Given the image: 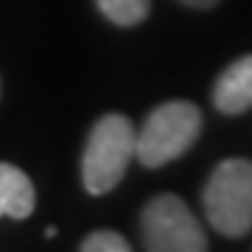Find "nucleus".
<instances>
[{"instance_id":"0eeeda50","label":"nucleus","mask_w":252,"mask_h":252,"mask_svg":"<svg viewBox=\"0 0 252 252\" xmlns=\"http://www.w3.org/2000/svg\"><path fill=\"white\" fill-rule=\"evenodd\" d=\"M98 3L101 14L115 23V26H140L146 17H149V9H152V0H95Z\"/></svg>"},{"instance_id":"f257e3e1","label":"nucleus","mask_w":252,"mask_h":252,"mask_svg":"<svg viewBox=\"0 0 252 252\" xmlns=\"http://www.w3.org/2000/svg\"><path fill=\"white\" fill-rule=\"evenodd\" d=\"M135 126L121 112L98 118L81 154V182L93 196H104L124 180L135 157Z\"/></svg>"},{"instance_id":"423d86ee","label":"nucleus","mask_w":252,"mask_h":252,"mask_svg":"<svg viewBox=\"0 0 252 252\" xmlns=\"http://www.w3.org/2000/svg\"><path fill=\"white\" fill-rule=\"evenodd\" d=\"M36 207V190L26 171L0 162V219H28Z\"/></svg>"},{"instance_id":"20e7f679","label":"nucleus","mask_w":252,"mask_h":252,"mask_svg":"<svg viewBox=\"0 0 252 252\" xmlns=\"http://www.w3.org/2000/svg\"><path fill=\"white\" fill-rule=\"evenodd\" d=\"M146 252H207L205 230L180 196L160 193L140 216Z\"/></svg>"},{"instance_id":"7ed1b4c3","label":"nucleus","mask_w":252,"mask_h":252,"mask_svg":"<svg viewBox=\"0 0 252 252\" xmlns=\"http://www.w3.org/2000/svg\"><path fill=\"white\" fill-rule=\"evenodd\" d=\"M205 216L213 230L241 238L252 230V160L230 157L219 162L202 190Z\"/></svg>"},{"instance_id":"39448f33","label":"nucleus","mask_w":252,"mask_h":252,"mask_svg":"<svg viewBox=\"0 0 252 252\" xmlns=\"http://www.w3.org/2000/svg\"><path fill=\"white\" fill-rule=\"evenodd\" d=\"M213 104L224 115H241L252 109V54L221 70L213 84Z\"/></svg>"},{"instance_id":"f03ea898","label":"nucleus","mask_w":252,"mask_h":252,"mask_svg":"<svg viewBox=\"0 0 252 252\" xmlns=\"http://www.w3.org/2000/svg\"><path fill=\"white\" fill-rule=\"evenodd\" d=\"M202 135V109L190 101H165L149 112L135 135V157L146 168H160L188 152Z\"/></svg>"},{"instance_id":"6e6552de","label":"nucleus","mask_w":252,"mask_h":252,"mask_svg":"<svg viewBox=\"0 0 252 252\" xmlns=\"http://www.w3.org/2000/svg\"><path fill=\"white\" fill-rule=\"evenodd\" d=\"M81 252H132V247L115 230H95L81 241Z\"/></svg>"},{"instance_id":"1a4fd4ad","label":"nucleus","mask_w":252,"mask_h":252,"mask_svg":"<svg viewBox=\"0 0 252 252\" xmlns=\"http://www.w3.org/2000/svg\"><path fill=\"white\" fill-rule=\"evenodd\" d=\"M180 3H185V6H190V9H213L219 0H180Z\"/></svg>"}]
</instances>
